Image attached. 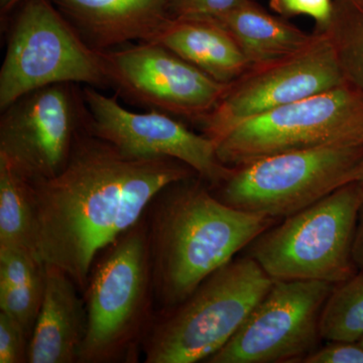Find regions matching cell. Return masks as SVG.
<instances>
[{
    "label": "cell",
    "mask_w": 363,
    "mask_h": 363,
    "mask_svg": "<svg viewBox=\"0 0 363 363\" xmlns=\"http://www.w3.org/2000/svg\"><path fill=\"white\" fill-rule=\"evenodd\" d=\"M195 176L178 160L131 157L85 131L58 175L30 183L33 252L84 292L99 253L143 218L160 191Z\"/></svg>",
    "instance_id": "cell-1"
},
{
    "label": "cell",
    "mask_w": 363,
    "mask_h": 363,
    "mask_svg": "<svg viewBox=\"0 0 363 363\" xmlns=\"http://www.w3.org/2000/svg\"><path fill=\"white\" fill-rule=\"evenodd\" d=\"M145 219L157 311L181 304L279 220L228 206L199 176L160 191Z\"/></svg>",
    "instance_id": "cell-2"
},
{
    "label": "cell",
    "mask_w": 363,
    "mask_h": 363,
    "mask_svg": "<svg viewBox=\"0 0 363 363\" xmlns=\"http://www.w3.org/2000/svg\"><path fill=\"white\" fill-rule=\"evenodd\" d=\"M104 252L84 290L78 363H136L157 313L145 215Z\"/></svg>",
    "instance_id": "cell-3"
},
{
    "label": "cell",
    "mask_w": 363,
    "mask_h": 363,
    "mask_svg": "<svg viewBox=\"0 0 363 363\" xmlns=\"http://www.w3.org/2000/svg\"><path fill=\"white\" fill-rule=\"evenodd\" d=\"M272 283L252 257H234L181 304L157 311L143 343V362H206L233 337Z\"/></svg>",
    "instance_id": "cell-4"
},
{
    "label": "cell",
    "mask_w": 363,
    "mask_h": 363,
    "mask_svg": "<svg viewBox=\"0 0 363 363\" xmlns=\"http://www.w3.org/2000/svg\"><path fill=\"white\" fill-rule=\"evenodd\" d=\"M362 203L363 186L350 182L269 227L247 255L272 279L342 283L359 271L353 243Z\"/></svg>",
    "instance_id": "cell-5"
},
{
    "label": "cell",
    "mask_w": 363,
    "mask_h": 363,
    "mask_svg": "<svg viewBox=\"0 0 363 363\" xmlns=\"http://www.w3.org/2000/svg\"><path fill=\"white\" fill-rule=\"evenodd\" d=\"M58 83L108 88L100 51L91 48L52 0H23L7 35L0 109Z\"/></svg>",
    "instance_id": "cell-6"
},
{
    "label": "cell",
    "mask_w": 363,
    "mask_h": 363,
    "mask_svg": "<svg viewBox=\"0 0 363 363\" xmlns=\"http://www.w3.org/2000/svg\"><path fill=\"white\" fill-rule=\"evenodd\" d=\"M363 143L272 155L234 167L214 194L228 206L286 218L354 181Z\"/></svg>",
    "instance_id": "cell-7"
},
{
    "label": "cell",
    "mask_w": 363,
    "mask_h": 363,
    "mask_svg": "<svg viewBox=\"0 0 363 363\" xmlns=\"http://www.w3.org/2000/svg\"><path fill=\"white\" fill-rule=\"evenodd\" d=\"M363 143V94L348 83L248 119L215 142L227 167L272 155Z\"/></svg>",
    "instance_id": "cell-8"
},
{
    "label": "cell",
    "mask_w": 363,
    "mask_h": 363,
    "mask_svg": "<svg viewBox=\"0 0 363 363\" xmlns=\"http://www.w3.org/2000/svg\"><path fill=\"white\" fill-rule=\"evenodd\" d=\"M88 123L79 84L30 91L1 111L0 156L30 183L52 178L65 168Z\"/></svg>",
    "instance_id": "cell-9"
},
{
    "label": "cell",
    "mask_w": 363,
    "mask_h": 363,
    "mask_svg": "<svg viewBox=\"0 0 363 363\" xmlns=\"http://www.w3.org/2000/svg\"><path fill=\"white\" fill-rule=\"evenodd\" d=\"M333 284L279 281L207 363L301 362L322 339L320 320Z\"/></svg>",
    "instance_id": "cell-10"
},
{
    "label": "cell",
    "mask_w": 363,
    "mask_h": 363,
    "mask_svg": "<svg viewBox=\"0 0 363 363\" xmlns=\"http://www.w3.org/2000/svg\"><path fill=\"white\" fill-rule=\"evenodd\" d=\"M108 88L131 104L197 124L228 89L156 42L100 51Z\"/></svg>",
    "instance_id": "cell-11"
},
{
    "label": "cell",
    "mask_w": 363,
    "mask_h": 363,
    "mask_svg": "<svg viewBox=\"0 0 363 363\" xmlns=\"http://www.w3.org/2000/svg\"><path fill=\"white\" fill-rule=\"evenodd\" d=\"M317 33L303 51L252 66L230 83L213 111L197 123L201 133L215 143L248 119L345 83L330 42Z\"/></svg>",
    "instance_id": "cell-12"
},
{
    "label": "cell",
    "mask_w": 363,
    "mask_h": 363,
    "mask_svg": "<svg viewBox=\"0 0 363 363\" xmlns=\"http://www.w3.org/2000/svg\"><path fill=\"white\" fill-rule=\"evenodd\" d=\"M83 95L88 111V131L136 157H171L194 169L210 188L221 185L233 168L222 164L211 138L189 130L175 116L156 111L133 112L116 98L86 86Z\"/></svg>",
    "instance_id": "cell-13"
},
{
    "label": "cell",
    "mask_w": 363,
    "mask_h": 363,
    "mask_svg": "<svg viewBox=\"0 0 363 363\" xmlns=\"http://www.w3.org/2000/svg\"><path fill=\"white\" fill-rule=\"evenodd\" d=\"M85 42L108 51L152 42L171 18L168 0H52Z\"/></svg>",
    "instance_id": "cell-14"
},
{
    "label": "cell",
    "mask_w": 363,
    "mask_h": 363,
    "mask_svg": "<svg viewBox=\"0 0 363 363\" xmlns=\"http://www.w3.org/2000/svg\"><path fill=\"white\" fill-rule=\"evenodd\" d=\"M44 298L28 345V363H78L86 331L85 301L59 267L45 264Z\"/></svg>",
    "instance_id": "cell-15"
},
{
    "label": "cell",
    "mask_w": 363,
    "mask_h": 363,
    "mask_svg": "<svg viewBox=\"0 0 363 363\" xmlns=\"http://www.w3.org/2000/svg\"><path fill=\"white\" fill-rule=\"evenodd\" d=\"M152 42L224 84L252 68L233 35L217 18L171 16Z\"/></svg>",
    "instance_id": "cell-16"
},
{
    "label": "cell",
    "mask_w": 363,
    "mask_h": 363,
    "mask_svg": "<svg viewBox=\"0 0 363 363\" xmlns=\"http://www.w3.org/2000/svg\"><path fill=\"white\" fill-rule=\"evenodd\" d=\"M217 20L233 35L252 67L297 54L309 47L318 37L317 33H306L285 18L272 16L255 0Z\"/></svg>",
    "instance_id": "cell-17"
},
{
    "label": "cell",
    "mask_w": 363,
    "mask_h": 363,
    "mask_svg": "<svg viewBox=\"0 0 363 363\" xmlns=\"http://www.w3.org/2000/svg\"><path fill=\"white\" fill-rule=\"evenodd\" d=\"M45 267L30 248L0 245V311L32 335L44 298Z\"/></svg>",
    "instance_id": "cell-18"
},
{
    "label": "cell",
    "mask_w": 363,
    "mask_h": 363,
    "mask_svg": "<svg viewBox=\"0 0 363 363\" xmlns=\"http://www.w3.org/2000/svg\"><path fill=\"white\" fill-rule=\"evenodd\" d=\"M335 52L344 81L363 94V0H333L323 32Z\"/></svg>",
    "instance_id": "cell-19"
},
{
    "label": "cell",
    "mask_w": 363,
    "mask_h": 363,
    "mask_svg": "<svg viewBox=\"0 0 363 363\" xmlns=\"http://www.w3.org/2000/svg\"><path fill=\"white\" fill-rule=\"evenodd\" d=\"M0 245H18L33 252V210L30 182L1 156Z\"/></svg>",
    "instance_id": "cell-20"
},
{
    "label": "cell",
    "mask_w": 363,
    "mask_h": 363,
    "mask_svg": "<svg viewBox=\"0 0 363 363\" xmlns=\"http://www.w3.org/2000/svg\"><path fill=\"white\" fill-rule=\"evenodd\" d=\"M322 339L357 342L363 337V269L336 284L320 320Z\"/></svg>",
    "instance_id": "cell-21"
},
{
    "label": "cell",
    "mask_w": 363,
    "mask_h": 363,
    "mask_svg": "<svg viewBox=\"0 0 363 363\" xmlns=\"http://www.w3.org/2000/svg\"><path fill=\"white\" fill-rule=\"evenodd\" d=\"M30 338L20 322L0 311V363L28 362Z\"/></svg>",
    "instance_id": "cell-22"
},
{
    "label": "cell",
    "mask_w": 363,
    "mask_h": 363,
    "mask_svg": "<svg viewBox=\"0 0 363 363\" xmlns=\"http://www.w3.org/2000/svg\"><path fill=\"white\" fill-rule=\"evenodd\" d=\"M271 9L281 18L307 16L316 23V33H322L330 23L333 0H269Z\"/></svg>",
    "instance_id": "cell-23"
},
{
    "label": "cell",
    "mask_w": 363,
    "mask_h": 363,
    "mask_svg": "<svg viewBox=\"0 0 363 363\" xmlns=\"http://www.w3.org/2000/svg\"><path fill=\"white\" fill-rule=\"evenodd\" d=\"M255 0H168L172 18H220L238 6Z\"/></svg>",
    "instance_id": "cell-24"
},
{
    "label": "cell",
    "mask_w": 363,
    "mask_h": 363,
    "mask_svg": "<svg viewBox=\"0 0 363 363\" xmlns=\"http://www.w3.org/2000/svg\"><path fill=\"white\" fill-rule=\"evenodd\" d=\"M306 355L304 363H363V346L351 341H328Z\"/></svg>",
    "instance_id": "cell-25"
},
{
    "label": "cell",
    "mask_w": 363,
    "mask_h": 363,
    "mask_svg": "<svg viewBox=\"0 0 363 363\" xmlns=\"http://www.w3.org/2000/svg\"><path fill=\"white\" fill-rule=\"evenodd\" d=\"M353 259L357 269H363V203L358 214L354 243H353Z\"/></svg>",
    "instance_id": "cell-26"
},
{
    "label": "cell",
    "mask_w": 363,
    "mask_h": 363,
    "mask_svg": "<svg viewBox=\"0 0 363 363\" xmlns=\"http://www.w3.org/2000/svg\"><path fill=\"white\" fill-rule=\"evenodd\" d=\"M23 0H0V13L2 18H6L7 14L13 11Z\"/></svg>",
    "instance_id": "cell-27"
},
{
    "label": "cell",
    "mask_w": 363,
    "mask_h": 363,
    "mask_svg": "<svg viewBox=\"0 0 363 363\" xmlns=\"http://www.w3.org/2000/svg\"><path fill=\"white\" fill-rule=\"evenodd\" d=\"M354 181H357L363 186V160L355 172Z\"/></svg>",
    "instance_id": "cell-28"
},
{
    "label": "cell",
    "mask_w": 363,
    "mask_h": 363,
    "mask_svg": "<svg viewBox=\"0 0 363 363\" xmlns=\"http://www.w3.org/2000/svg\"><path fill=\"white\" fill-rule=\"evenodd\" d=\"M358 342H359L360 344H362V345L363 346V337L362 339H360L359 341H358Z\"/></svg>",
    "instance_id": "cell-29"
}]
</instances>
